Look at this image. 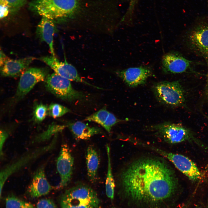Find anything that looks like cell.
I'll list each match as a JSON object with an SVG mask.
<instances>
[{"label": "cell", "mask_w": 208, "mask_h": 208, "mask_svg": "<svg viewBox=\"0 0 208 208\" xmlns=\"http://www.w3.org/2000/svg\"><path fill=\"white\" fill-rule=\"evenodd\" d=\"M153 128L169 143L176 144L187 141L197 143L198 141L190 129L180 123L164 122Z\"/></svg>", "instance_id": "cell-8"}, {"label": "cell", "mask_w": 208, "mask_h": 208, "mask_svg": "<svg viewBox=\"0 0 208 208\" xmlns=\"http://www.w3.org/2000/svg\"><path fill=\"white\" fill-rule=\"evenodd\" d=\"M42 17L37 27L36 35L40 40L48 44L52 55L55 56L53 38L57 30L55 22L46 17Z\"/></svg>", "instance_id": "cell-17"}, {"label": "cell", "mask_w": 208, "mask_h": 208, "mask_svg": "<svg viewBox=\"0 0 208 208\" xmlns=\"http://www.w3.org/2000/svg\"><path fill=\"white\" fill-rule=\"evenodd\" d=\"M185 39L189 50L205 60L208 84V22H201L193 27L187 31Z\"/></svg>", "instance_id": "cell-6"}, {"label": "cell", "mask_w": 208, "mask_h": 208, "mask_svg": "<svg viewBox=\"0 0 208 208\" xmlns=\"http://www.w3.org/2000/svg\"><path fill=\"white\" fill-rule=\"evenodd\" d=\"M36 208H57L54 202L49 198H42L37 202Z\"/></svg>", "instance_id": "cell-28"}, {"label": "cell", "mask_w": 208, "mask_h": 208, "mask_svg": "<svg viewBox=\"0 0 208 208\" xmlns=\"http://www.w3.org/2000/svg\"><path fill=\"white\" fill-rule=\"evenodd\" d=\"M79 6L78 0H34L30 4L37 13L55 22L73 16Z\"/></svg>", "instance_id": "cell-2"}, {"label": "cell", "mask_w": 208, "mask_h": 208, "mask_svg": "<svg viewBox=\"0 0 208 208\" xmlns=\"http://www.w3.org/2000/svg\"><path fill=\"white\" fill-rule=\"evenodd\" d=\"M8 57L5 54L3 51L0 50V66H2Z\"/></svg>", "instance_id": "cell-32"}, {"label": "cell", "mask_w": 208, "mask_h": 208, "mask_svg": "<svg viewBox=\"0 0 208 208\" xmlns=\"http://www.w3.org/2000/svg\"><path fill=\"white\" fill-rule=\"evenodd\" d=\"M46 68H28L21 75L15 97L20 99L27 94L37 83L44 81L48 75Z\"/></svg>", "instance_id": "cell-12"}, {"label": "cell", "mask_w": 208, "mask_h": 208, "mask_svg": "<svg viewBox=\"0 0 208 208\" xmlns=\"http://www.w3.org/2000/svg\"><path fill=\"white\" fill-rule=\"evenodd\" d=\"M66 127L64 125L53 123L49 125L46 131L36 136L33 142L36 143H40L48 140L53 136L62 131Z\"/></svg>", "instance_id": "cell-21"}, {"label": "cell", "mask_w": 208, "mask_h": 208, "mask_svg": "<svg viewBox=\"0 0 208 208\" xmlns=\"http://www.w3.org/2000/svg\"><path fill=\"white\" fill-rule=\"evenodd\" d=\"M119 178L125 193L138 200L167 198L175 191L178 184L170 167L163 160L154 158L134 161L121 173Z\"/></svg>", "instance_id": "cell-1"}, {"label": "cell", "mask_w": 208, "mask_h": 208, "mask_svg": "<svg viewBox=\"0 0 208 208\" xmlns=\"http://www.w3.org/2000/svg\"><path fill=\"white\" fill-rule=\"evenodd\" d=\"M74 159L66 144H62L56 161V167L60 177L56 190L63 189L70 182L73 174Z\"/></svg>", "instance_id": "cell-11"}, {"label": "cell", "mask_w": 208, "mask_h": 208, "mask_svg": "<svg viewBox=\"0 0 208 208\" xmlns=\"http://www.w3.org/2000/svg\"><path fill=\"white\" fill-rule=\"evenodd\" d=\"M108 160L107 169L105 183L106 194L107 196L112 200L114 197L115 184L112 174L110 157V149L109 145H106Z\"/></svg>", "instance_id": "cell-20"}, {"label": "cell", "mask_w": 208, "mask_h": 208, "mask_svg": "<svg viewBox=\"0 0 208 208\" xmlns=\"http://www.w3.org/2000/svg\"><path fill=\"white\" fill-rule=\"evenodd\" d=\"M9 136V133L7 131L3 129H1L0 132V155L1 158L3 155V147L4 144Z\"/></svg>", "instance_id": "cell-30"}, {"label": "cell", "mask_w": 208, "mask_h": 208, "mask_svg": "<svg viewBox=\"0 0 208 208\" xmlns=\"http://www.w3.org/2000/svg\"><path fill=\"white\" fill-rule=\"evenodd\" d=\"M5 203V208H34L30 203L13 195H9L6 198Z\"/></svg>", "instance_id": "cell-22"}, {"label": "cell", "mask_w": 208, "mask_h": 208, "mask_svg": "<svg viewBox=\"0 0 208 208\" xmlns=\"http://www.w3.org/2000/svg\"><path fill=\"white\" fill-rule=\"evenodd\" d=\"M86 159L88 179L91 182L94 183L98 178L100 158L97 151L93 146L90 145L87 148Z\"/></svg>", "instance_id": "cell-19"}, {"label": "cell", "mask_w": 208, "mask_h": 208, "mask_svg": "<svg viewBox=\"0 0 208 208\" xmlns=\"http://www.w3.org/2000/svg\"><path fill=\"white\" fill-rule=\"evenodd\" d=\"M67 127L74 137L79 140H86L93 135L101 133V129L96 127H91L79 121L69 123Z\"/></svg>", "instance_id": "cell-18"}, {"label": "cell", "mask_w": 208, "mask_h": 208, "mask_svg": "<svg viewBox=\"0 0 208 208\" xmlns=\"http://www.w3.org/2000/svg\"><path fill=\"white\" fill-rule=\"evenodd\" d=\"M57 135L48 144L39 147L26 153L18 159L3 168L0 173V196L4 185L11 175L34 161L42 155L53 150L57 142Z\"/></svg>", "instance_id": "cell-4"}, {"label": "cell", "mask_w": 208, "mask_h": 208, "mask_svg": "<svg viewBox=\"0 0 208 208\" xmlns=\"http://www.w3.org/2000/svg\"><path fill=\"white\" fill-rule=\"evenodd\" d=\"M25 0H0V2L7 4L10 10L16 11L22 7L25 3Z\"/></svg>", "instance_id": "cell-27"}, {"label": "cell", "mask_w": 208, "mask_h": 208, "mask_svg": "<svg viewBox=\"0 0 208 208\" xmlns=\"http://www.w3.org/2000/svg\"><path fill=\"white\" fill-rule=\"evenodd\" d=\"M109 112L106 109L103 108L87 116L85 120L96 122L102 126L106 121Z\"/></svg>", "instance_id": "cell-23"}, {"label": "cell", "mask_w": 208, "mask_h": 208, "mask_svg": "<svg viewBox=\"0 0 208 208\" xmlns=\"http://www.w3.org/2000/svg\"><path fill=\"white\" fill-rule=\"evenodd\" d=\"M50 66L58 75L70 81L83 83L97 89H102L87 82L82 78L73 65L68 63L65 58L63 62L60 61L52 55L42 57L39 58Z\"/></svg>", "instance_id": "cell-13"}, {"label": "cell", "mask_w": 208, "mask_h": 208, "mask_svg": "<svg viewBox=\"0 0 208 208\" xmlns=\"http://www.w3.org/2000/svg\"><path fill=\"white\" fill-rule=\"evenodd\" d=\"M153 149L171 161L190 180L197 182L203 178V174L195 164L185 156L169 153L158 148Z\"/></svg>", "instance_id": "cell-9"}, {"label": "cell", "mask_w": 208, "mask_h": 208, "mask_svg": "<svg viewBox=\"0 0 208 208\" xmlns=\"http://www.w3.org/2000/svg\"></svg>", "instance_id": "cell-33"}, {"label": "cell", "mask_w": 208, "mask_h": 208, "mask_svg": "<svg viewBox=\"0 0 208 208\" xmlns=\"http://www.w3.org/2000/svg\"><path fill=\"white\" fill-rule=\"evenodd\" d=\"M60 202L61 208H98L100 201L94 190L80 183L66 190Z\"/></svg>", "instance_id": "cell-3"}, {"label": "cell", "mask_w": 208, "mask_h": 208, "mask_svg": "<svg viewBox=\"0 0 208 208\" xmlns=\"http://www.w3.org/2000/svg\"><path fill=\"white\" fill-rule=\"evenodd\" d=\"M153 91L157 100L164 105L173 107L185 105V92L179 81L159 82L154 85Z\"/></svg>", "instance_id": "cell-5"}, {"label": "cell", "mask_w": 208, "mask_h": 208, "mask_svg": "<svg viewBox=\"0 0 208 208\" xmlns=\"http://www.w3.org/2000/svg\"><path fill=\"white\" fill-rule=\"evenodd\" d=\"M139 0H130L129 6L122 20H131L134 14L136 6Z\"/></svg>", "instance_id": "cell-29"}, {"label": "cell", "mask_w": 208, "mask_h": 208, "mask_svg": "<svg viewBox=\"0 0 208 208\" xmlns=\"http://www.w3.org/2000/svg\"><path fill=\"white\" fill-rule=\"evenodd\" d=\"M120 121L114 114L109 112L106 121L102 127L108 133H110L112 127Z\"/></svg>", "instance_id": "cell-26"}, {"label": "cell", "mask_w": 208, "mask_h": 208, "mask_svg": "<svg viewBox=\"0 0 208 208\" xmlns=\"http://www.w3.org/2000/svg\"><path fill=\"white\" fill-rule=\"evenodd\" d=\"M194 63L180 53L170 52L165 54L162 59V67L166 74L193 73L200 75L194 69Z\"/></svg>", "instance_id": "cell-10"}, {"label": "cell", "mask_w": 208, "mask_h": 208, "mask_svg": "<svg viewBox=\"0 0 208 208\" xmlns=\"http://www.w3.org/2000/svg\"><path fill=\"white\" fill-rule=\"evenodd\" d=\"M47 89L56 97L68 101L81 99L85 95L73 87L70 80L55 73L48 75L45 79Z\"/></svg>", "instance_id": "cell-7"}, {"label": "cell", "mask_w": 208, "mask_h": 208, "mask_svg": "<svg viewBox=\"0 0 208 208\" xmlns=\"http://www.w3.org/2000/svg\"><path fill=\"white\" fill-rule=\"evenodd\" d=\"M116 73L128 86L135 87L145 83L152 72L148 68L141 66L118 70Z\"/></svg>", "instance_id": "cell-14"}, {"label": "cell", "mask_w": 208, "mask_h": 208, "mask_svg": "<svg viewBox=\"0 0 208 208\" xmlns=\"http://www.w3.org/2000/svg\"><path fill=\"white\" fill-rule=\"evenodd\" d=\"M45 164L40 166L35 171L27 192L33 198H37L48 194L53 187L48 181L45 174Z\"/></svg>", "instance_id": "cell-15"}, {"label": "cell", "mask_w": 208, "mask_h": 208, "mask_svg": "<svg viewBox=\"0 0 208 208\" xmlns=\"http://www.w3.org/2000/svg\"><path fill=\"white\" fill-rule=\"evenodd\" d=\"M71 111L67 107L57 103H52L48 107V114L54 118L63 116Z\"/></svg>", "instance_id": "cell-25"}, {"label": "cell", "mask_w": 208, "mask_h": 208, "mask_svg": "<svg viewBox=\"0 0 208 208\" xmlns=\"http://www.w3.org/2000/svg\"><path fill=\"white\" fill-rule=\"evenodd\" d=\"M48 114V107L42 103L37 104L34 107L33 112V119L37 122L42 121Z\"/></svg>", "instance_id": "cell-24"}, {"label": "cell", "mask_w": 208, "mask_h": 208, "mask_svg": "<svg viewBox=\"0 0 208 208\" xmlns=\"http://www.w3.org/2000/svg\"><path fill=\"white\" fill-rule=\"evenodd\" d=\"M10 9L9 6L5 3L0 2V18H3L8 14Z\"/></svg>", "instance_id": "cell-31"}, {"label": "cell", "mask_w": 208, "mask_h": 208, "mask_svg": "<svg viewBox=\"0 0 208 208\" xmlns=\"http://www.w3.org/2000/svg\"><path fill=\"white\" fill-rule=\"evenodd\" d=\"M36 58L30 57L18 60L8 57L0 67L1 75L4 77L18 76L28 68L30 64Z\"/></svg>", "instance_id": "cell-16"}]
</instances>
